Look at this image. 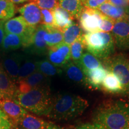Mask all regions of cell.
Wrapping results in <instances>:
<instances>
[{"mask_svg": "<svg viewBox=\"0 0 129 129\" xmlns=\"http://www.w3.org/2000/svg\"><path fill=\"white\" fill-rule=\"evenodd\" d=\"M114 23H115L114 21L104 15L102 17V19L101 26H100V31L107 32V33L112 32Z\"/></svg>", "mask_w": 129, "mask_h": 129, "instance_id": "d6a6232c", "label": "cell"}, {"mask_svg": "<svg viewBox=\"0 0 129 129\" xmlns=\"http://www.w3.org/2000/svg\"><path fill=\"white\" fill-rule=\"evenodd\" d=\"M77 64L80 67L84 73L90 70L103 67L99 59L88 51L83 53L81 60Z\"/></svg>", "mask_w": 129, "mask_h": 129, "instance_id": "603a6c76", "label": "cell"}, {"mask_svg": "<svg viewBox=\"0 0 129 129\" xmlns=\"http://www.w3.org/2000/svg\"><path fill=\"white\" fill-rule=\"evenodd\" d=\"M125 1H127V2H128V3H129V0H125Z\"/></svg>", "mask_w": 129, "mask_h": 129, "instance_id": "7bdbcfd3", "label": "cell"}, {"mask_svg": "<svg viewBox=\"0 0 129 129\" xmlns=\"http://www.w3.org/2000/svg\"><path fill=\"white\" fill-rule=\"evenodd\" d=\"M125 20H126L127 22L129 23V13L128 14H127L126 17H125Z\"/></svg>", "mask_w": 129, "mask_h": 129, "instance_id": "60d3db41", "label": "cell"}, {"mask_svg": "<svg viewBox=\"0 0 129 129\" xmlns=\"http://www.w3.org/2000/svg\"><path fill=\"white\" fill-rule=\"evenodd\" d=\"M45 129H64L63 128H61V127H59V126H57V125L53 124L52 123L50 125H49V126L47 127Z\"/></svg>", "mask_w": 129, "mask_h": 129, "instance_id": "ab89813d", "label": "cell"}, {"mask_svg": "<svg viewBox=\"0 0 129 129\" xmlns=\"http://www.w3.org/2000/svg\"><path fill=\"white\" fill-rule=\"evenodd\" d=\"M88 106L87 101L78 95L59 94L53 98L47 117L56 121L72 120L82 115Z\"/></svg>", "mask_w": 129, "mask_h": 129, "instance_id": "6da1fadb", "label": "cell"}, {"mask_svg": "<svg viewBox=\"0 0 129 129\" xmlns=\"http://www.w3.org/2000/svg\"><path fill=\"white\" fill-rule=\"evenodd\" d=\"M85 48L98 59L109 57L115 50L112 34L104 32L86 33L83 35Z\"/></svg>", "mask_w": 129, "mask_h": 129, "instance_id": "277c9868", "label": "cell"}, {"mask_svg": "<svg viewBox=\"0 0 129 129\" xmlns=\"http://www.w3.org/2000/svg\"><path fill=\"white\" fill-rule=\"evenodd\" d=\"M4 24V22H3V21H0V51H1L3 40H4V38L5 37V35H6Z\"/></svg>", "mask_w": 129, "mask_h": 129, "instance_id": "74e56055", "label": "cell"}, {"mask_svg": "<svg viewBox=\"0 0 129 129\" xmlns=\"http://www.w3.org/2000/svg\"><path fill=\"white\" fill-rule=\"evenodd\" d=\"M114 43L118 49L129 50V23L125 20L115 22L112 30Z\"/></svg>", "mask_w": 129, "mask_h": 129, "instance_id": "9c48e42d", "label": "cell"}, {"mask_svg": "<svg viewBox=\"0 0 129 129\" xmlns=\"http://www.w3.org/2000/svg\"><path fill=\"white\" fill-rule=\"evenodd\" d=\"M108 0H87L83 3V6L85 8L98 10L102 4H103Z\"/></svg>", "mask_w": 129, "mask_h": 129, "instance_id": "e575fe53", "label": "cell"}, {"mask_svg": "<svg viewBox=\"0 0 129 129\" xmlns=\"http://www.w3.org/2000/svg\"><path fill=\"white\" fill-rule=\"evenodd\" d=\"M102 86L106 91L111 93H122V88L117 77L110 72H108L103 81Z\"/></svg>", "mask_w": 129, "mask_h": 129, "instance_id": "d4e9b609", "label": "cell"}, {"mask_svg": "<svg viewBox=\"0 0 129 129\" xmlns=\"http://www.w3.org/2000/svg\"><path fill=\"white\" fill-rule=\"evenodd\" d=\"M103 16L98 10L84 7L78 19L82 30L86 33L99 32Z\"/></svg>", "mask_w": 129, "mask_h": 129, "instance_id": "8992f818", "label": "cell"}, {"mask_svg": "<svg viewBox=\"0 0 129 129\" xmlns=\"http://www.w3.org/2000/svg\"><path fill=\"white\" fill-rule=\"evenodd\" d=\"M47 32L46 25L37 26L32 36L31 43L28 49L30 53L37 55L47 54L48 47L44 40V36Z\"/></svg>", "mask_w": 129, "mask_h": 129, "instance_id": "30bf717a", "label": "cell"}, {"mask_svg": "<svg viewBox=\"0 0 129 129\" xmlns=\"http://www.w3.org/2000/svg\"><path fill=\"white\" fill-rule=\"evenodd\" d=\"M47 32L44 40L48 48L57 46L63 43V32L54 26H46Z\"/></svg>", "mask_w": 129, "mask_h": 129, "instance_id": "cb8c5ba5", "label": "cell"}, {"mask_svg": "<svg viewBox=\"0 0 129 129\" xmlns=\"http://www.w3.org/2000/svg\"><path fill=\"white\" fill-rule=\"evenodd\" d=\"M21 16L30 26H37L41 22V9L34 3L30 2L18 9Z\"/></svg>", "mask_w": 129, "mask_h": 129, "instance_id": "4fadbf2b", "label": "cell"}, {"mask_svg": "<svg viewBox=\"0 0 129 129\" xmlns=\"http://www.w3.org/2000/svg\"><path fill=\"white\" fill-rule=\"evenodd\" d=\"M23 61V57L18 53H13L3 57L1 67L7 75L17 83L19 70Z\"/></svg>", "mask_w": 129, "mask_h": 129, "instance_id": "7c38bea8", "label": "cell"}, {"mask_svg": "<svg viewBox=\"0 0 129 129\" xmlns=\"http://www.w3.org/2000/svg\"><path fill=\"white\" fill-rule=\"evenodd\" d=\"M108 2L118 7H128L129 3L125 0H108Z\"/></svg>", "mask_w": 129, "mask_h": 129, "instance_id": "8d00e7d4", "label": "cell"}, {"mask_svg": "<svg viewBox=\"0 0 129 129\" xmlns=\"http://www.w3.org/2000/svg\"><path fill=\"white\" fill-rule=\"evenodd\" d=\"M83 35L70 45L71 60L78 64L84 53L85 47L83 43Z\"/></svg>", "mask_w": 129, "mask_h": 129, "instance_id": "f1b7e54d", "label": "cell"}, {"mask_svg": "<svg viewBox=\"0 0 129 129\" xmlns=\"http://www.w3.org/2000/svg\"><path fill=\"white\" fill-rule=\"evenodd\" d=\"M47 54L50 62L62 69L71 60L70 46L62 43L57 46L48 48Z\"/></svg>", "mask_w": 129, "mask_h": 129, "instance_id": "ba28073f", "label": "cell"}, {"mask_svg": "<svg viewBox=\"0 0 129 129\" xmlns=\"http://www.w3.org/2000/svg\"><path fill=\"white\" fill-rule=\"evenodd\" d=\"M69 80L75 83L87 85L84 72L80 67L71 60L62 68Z\"/></svg>", "mask_w": 129, "mask_h": 129, "instance_id": "ac0fdd59", "label": "cell"}, {"mask_svg": "<svg viewBox=\"0 0 129 129\" xmlns=\"http://www.w3.org/2000/svg\"><path fill=\"white\" fill-rule=\"evenodd\" d=\"M98 10L101 13L112 19L115 22L125 20L127 14L129 13L128 7H118L108 1L102 4Z\"/></svg>", "mask_w": 129, "mask_h": 129, "instance_id": "9a60e30c", "label": "cell"}, {"mask_svg": "<svg viewBox=\"0 0 129 129\" xmlns=\"http://www.w3.org/2000/svg\"><path fill=\"white\" fill-rule=\"evenodd\" d=\"M76 129H105L102 125L96 123H86L84 124L81 125Z\"/></svg>", "mask_w": 129, "mask_h": 129, "instance_id": "d590c367", "label": "cell"}, {"mask_svg": "<svg viewBox=\"0 0 129 129\" xmlns=\"http://www.w3.org/2000/svg\"><path fill=\"white\" fill-rule=\"evenodd\" d=\"M21 47H23V38L22 36L6 33L1 48V51L3 53H9Z\"/></svg>", "mask_w": 129, "mask_h": 129, "instance_id": "7402d4cb", "label": "cell"}, {"mask_svg": "<svg viewBox=\"0 0 129 129\" xmlns=\"http://www.w3.org/2000/svg\"><path fill=\"white\" fill-rule=\"evenodd\" d=\"M16 84L4 71L0 64V98L13 99L17 93Z\"/></svg>", "mask_w": 129, "mask_h": 129, "instance_id": "5bb4252c", "label": "cell"}, {"mask_svg": "<svg viewBox=\"0 0 129 129\" xmlns=\"http://www.w3.org/2000/svg\"><path fill=\"white\" fill-rule=\"evenodd\" d=\"M53 98L48 86L34 88L25 93H17L13 99L26 110L38 115L47 116Z\"/></svg>", "mask_w": 129, "mask_h": 129, "instance_id": "3957f363", "label": "cell"}, {"mask_svg": "<svg viewBox=\"0 0 129 129\" xmlns=\"http://www.w3.org/2000/svg\"><path fill=\"white\" fill-rule=\"evenodd\" d=\"M94 121L105 129L129 127V102L120 100L106 105L98 111Z\"/></svg>", "mask_w": 129, "mask_h": 129, "instance_id": "7a4b0ae2", "label": "cell"}, {"mask_svg": "<svg viewBox=\"0 0 129 129\" xmlns=\"http://www.w3.org/2000/svg\"><path fill=\"white\" fill-rule=\"evenodd\" d=\"M11 2H12L13 4H22V3H23L25 2H26V1H30V0H10Z\"/></svg>", "mask_w": 129, "mask_h": 129, "instance_id": "f35d334b", "label": "cell"}, {"mask_svg": "<svg viewBox=\"0 0 129 129\" xmlns=\"http://www.w3.org/2000/svg\"><path fill=\"white\" fill-rule=\"evenodd\" d=\"M53 15L54 26L62 32L74 23V19L71 15L60 7L53 10Z\"/></svg>", "mask_w": 129, "mask_h": 129, "instance_id": "d6986e66", "label": "cell"}, {"mask_svg": "<svg viewBox=\"0 0 129 129\" xmlns=\"http://www.w3.org/2000/svg\"><path fill=\"white\" fill-rule=\"evenodd\" d=\"M41 25L46 26H54V15L53 10L41 9Z\"/></svg>", "mask_w": 129, "mask_h": 129, "instance_id": "1f68e13d", "label": "cell"}, {"mask_svg": "<svg viewBox=\"0 0 129 129\" xmlns=\"http://www.w3.org/2000/svg\"><path fill=\"white\" fill-rule=\"evenodd\" d=\"M104 64L105 68L120 81L122 94L129 96V59L124 54H118L104 59Z\"/></svg>", "mask_w": 129, "mask_h": 129, "instance_id": "5b68a950", "label": "cell"}, {"mask_svg": "<svg viewBox=\"0 0 129 129\" xmlns=\"http://www.w3.org/2000/svg\"><path fill=\"white\" fill-rule=\"evenodd\" d=\"M51 122L27 114L17 124V129H45L51 124Z\"/></svg>", "mask_w": 129, "mask_h": 129, "instance_id": "2e32d148", "label": "cell"}, {"mask_svg": "<svg viewBox=\"0 0 129 129\" xmlns=\"http://www.w3.org/2000/svg\"><path fill=\"white\" fill-rule=\"evenodd\" d=\"M86 1H87V0H81V1H82V3H83V4L84 3H85Z\"/></svg>", "mask_w": 129, "mask_h": 129, "instance_id": "b9f144b4", "label": "cell"}, {"mask_svg": "<svg viewBox=\"0 0 129 129\" xmlns=\"http://www.w3.org/2000/svg\"><path fill=\"white\" fill-rule=\"evenodd\" d=\"M108 70L104 67L90 70L85 74L87 85H91L93 87L98 88L102 85L103 81L108 73Z\"/></svg>", "mask_w": 129, "mask_h": 129, "instance_id": "ffe728a7", "label": "cell"}, {"mask_svg": "<svg viewBox=\"0 0 129 129\" xmlns=\"http://www.w3.org/2000/svg\"><path fill=\"white\" fill-rule=\"evenodd\" d=\"M37 71L48 77L61 74L62 69L54 66L48 60H43L37 62Z\"/></svg>", "mask_w": 129, "mask_h": 129, "instance_id": "4316f807", "label": "cell"}, {"mask_svg": "<svg viewBox=\"0 0 129 129\" xmlns=\"http://www.w3.org/2000/svg\"><path fill=\"white\" fill-rule=\"evenodd\" d=\"M13 125L6 114L0 109V129H11Z\"/></svg>", "mask_w": 129, "mask_h": 129, "instance_id": "836d02e7", "label": "cell"}, {"mask_svg": "<svg viewBox=\"0 0 129 129\" xmlns=\"http://www.w3.org/2000/svg\"><path fill=\"white\" fill-rule=\"evenodd\" d=\"M16 6L10 0H0V21H7L16 14Z\"/></svg>", "mask_w": 129, "mask_h": 129, "instance_id": "83f0119b", "label": "cell"}, {"mask_svg": "<svg viewBox=\"0 0 129 129\" xmlns=\"http://www.w3.org/2000/svg\"><path fill=\"white\" fill-rule=\"evenodd\" d=\"M11 129H17V128H11Z\"/></svg>", "mask_w": 129, "mask_h": 129, "instance_id": "f6af8a7d", "label": "cell"}, {"mask_svg": "<svg viewBox=\"0 0 129 129\" xmlns=\"http://www.w3.org/2000/svg\"><path fill=\"white\" fill-rule=\"evenodd\" d=\"M4 26L6 33L22 36L28 29L29 26L22 16H20L4 22Z\"/></svg>", "mask_w": 129, "mask_h": 129, "instance_id": "e0dca14e", "label": "cell"}, {"mask_svg": "<svg viewBox=\"0 0 129 129\" xmlns=\"http://www.w3.org/2000/svg\"><path fill=\"white\" fill-rule=\"evenodd\" d=\"M40 9H47L54 10L59 7V0H30Z\"/></svg>", "mask_w": 129, "mask_h": 129, "instance_id": "4dcf8cb0", "label": "cell"}, {"mask_svg": "<svg viewBox=\"0 0 129 129\" xmlns=\"http://www.w3.org/2000/svg\"><path fill=\"white\" fill-rule=\"evenodd\" d=\"M59 7L68 12L74 19H79L84 9L81 0H59Z\"/></svg>", "mask_w": 129, "mask_h": 129, "instance_id": "44dd1931", "label": "cell"}, {"mask_svg": "<svg viewBox=\"0 0 129 129\" xmlns=\"http://www.w3.org/2000/svg\"><path fill=\"white\" fill-rule=\"evenodd\" d=\"M83 35V30L80 26L73 23L63 32V43L70 46Z\"/></svg>", "mask_w": 129, "mask_h": 129, "instance_id": "484cf974", "label": "cell"}, {"mask_svg": "<svg viewBox=\"0 0 129 129\" xmlns=\"http://www.w3.org/2000/svg\"><path fill=\"white\" fill-rule=\"evenodd\" d=\"M0 109L6 114L14 128H16L21 119L28 113L13 100L9 98H0Z\"/></svg>", "mask_w": 129, "mask_h": 129, "instance_id": "52a82bcc", "label": "cell"}, {"mask_svg": "<svg viewBox=\"0 0 129 129\" xmlns=\"http://www.w3.org/2000/svg\"><path fill=\"white\" fill-rule=\"evenodd\" d=\"M48 82L47 77L36 71L17 83V93H25L34 88L48 86Z\"/></svg>", "mask_w": 129, "mask_h": 129, "instance_id": "8fae6325", "label": "cell"}, {"mask_svg": "<svg viewBox=\"0 0 129 129\" xmlns=\"http://www.w3.org/2000/svg\"><path fill=\"white\" fill-rule=\"evenodd\" d=\"M37 71V62L31 59L23 60L19 70L17 84L19 81L23 80Z\"/></svg>", "mask_w": 129, "mask_h": 129, "instance_id": "f546056e", "label": "cell"}, {"mask_svg": "<svg viewBox=\"0 0 129 129\" xmlns=\"http://www.w3.org/2000/svg\"><path fill=\"white\" fill-rule=\"evenodd\" d=\"M125 129H129V127H127V128H125Z\"/></svg>", "mask_w": 129, "mask_h": 129, "instance_id": "ee69618b", "label": "cell"}]
</instances>
